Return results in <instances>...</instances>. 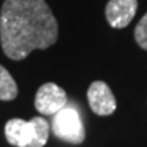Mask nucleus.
I'll list each match as a JSON object with an SVG mask.
<instances>
[{"mask_svg": "<svg viewBox=\"0 0 147 147\" xmlns=\"http://www.w3.org/2000/svg\"><path fill=\"white\" fill-rule=\"evenodd\" d=\"M57 21L45 0H5L0 12V41L5 56L22 60L57 41Z\"/></svg>", "mask_w": 147, "mask_h": 147, "instance_id": "f257e3e1", "label": "nucleus"}, {"mask_svg": "<svg viewBox=\"0 0 147 147\" xmlns=\"http://www.w3.org/2000/svg\"><path fill=\"white\" fill-rule=\"evenodd\" d=\"M52 131L55 136L67 143L79 144L84 140V128L75 108L64 106L53 115Z\"/></svg>", "mask_w": 147, "mask_h": 147, "instance_id": "f03ea898", "label": "nucleus"}, {"mask_svg": "<svg viewBox=\"0 0 147 147\" xmlns=\"http://www.w3.org/2000/svg\"><path fill=\"white\" fill-rule=\"evenodd\" d=\"M67 104V94L60 86L55 83H45L38 89L34 105L41 115H56Z\"/></svg>", "mask_w": 147, "mask_h": 147, "instance_id": "7ed1b4c3", "label": "nucleus"}, {"mask_svg": "<svg viewBox=\"0 0 147 147\" xmlns=\"http://www.w3.org/2000/svg\"><path fill=\"white\" fill-rule=\"evenodd\" d=\"M90 108L98 116H109L116 110V98L105 82H93L87 91Z\"/></svg>", "mask_w": 147, "mask_h": 147, "instance_id": "20e7f679", "label": "nucleus"}, {"mask_svg": "<svg viewBox=\"0 0 147 147\" xmlns=\"http://www.w3.org/2000/svg\"><path fill=\"white\" fill-rule=\"evenodd\" d=\"M136 10V0H109L105 10L106 21L115 29H123L134 19Z\"/></svg>", "mask_w": 147, "mask_h": 147, "instance_id": "39448f33", "label": "nucleus"}, {"mask_svg": "<svg viewBox=\"0 0 147 147\" xmlns=\"http://www.w3.org/2000/svg\"><path fill=\"white\" fill-rule=\"evenodd\" d=\"M7 142L15 147H26L34 138V128L32 121L22 119H12L5 124L4 128Z\"/></svg>", "mask_w": 147, "mask_h": 147, "instance_id": "423d86ee", "label": "nucleus"}, {"mask_svg": "<svg viewBox=\"0 0 147 147\" xmlns=\"http://www.w3.org/2000/svg\"><path fill=\"white\" fill-rule=\"evenodd\" d=\"M18 95V86L11 74L0 65V100L1 101H12Z\"/></svg>", "mask_w": 147, "mask_h": 147, "instance_id": "0eeeda50", "label": "nucleus"}, {"mask_svg": "<svg viewBox=\"0 0 147 147\" xmlns=\"http://www.w3.org/2000/svg\"><path fill=\"white\" fill-rule=\"evenodd\" d=\"M32 124L34 128V138L30 144L26 147H44L49 136V124L44 117H34L32 119Z\"/></svg>", "mask_w": 147, "mask_h": 147, "instance_id": "6e6552de", "label": "nucleus"}, {"mask_svg": "<svg viewBox=\"0 0 147 147\" xmlns=\"http://www.w3.org/2000/svg\"><path fill=\"white\" fill-rule=\"evenodd\" d=\"M135 40L139 47L147 51V14L139 21L135 27Z\"/></svg>", "mask_w": 147, "mask_h": 147, "instance_id": "1a4fd4ad", "label": "nucleus"}]
</instances>
